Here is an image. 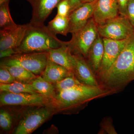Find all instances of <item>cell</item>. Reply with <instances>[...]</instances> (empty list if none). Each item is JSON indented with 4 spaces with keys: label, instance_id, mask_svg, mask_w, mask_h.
<instances>
[{
    "label": "cell",
    "instance_id": "cell-1",
    "mask_svg": "<svg viewBox=\"0 0 134 134\" xmlns=\"http://www.w3.org/2000/svg\"><path fill=\"white\" fill-rule=\"evenodd\" d=\"M115 93L101 85L93 86L82 84L70 90L56 91L55 97L49 104L59 112L74 113L83 109L92 100Z\"/></svg>",
    "mask_w": 134,
    "mask_h": 134
},
{
    "label": "cell",
    "instance_id": "cell-2",
    "mask_svg": "<svg viewBox=\"0 0 134 134\" xmlns=\"http://www.w3.org/2000/svg\"><path fill=\"white\" fill-rule=\"evenodd\" d=\"M134 80V34L99 84L116 92Z\"/></svg>",
    "mask_w": 134,
    "mask_h": 134
},
{
    "label": "cell",
    "instance_id": "cell-3",
    "mask_svg": "<svg viewBox=\"0 0 134 134\" xmlns=\"http://www.w3.org/2000/svg\"><path fill=\"white\" fill-rule=\"evenodd\" d=\"M68 43V41L59 39L47 26L34 25L29 23L20 45L15 50L18 53L48 52Z\"/></svg>",
    "mask_w": 134,
    "mask_h": 134
},
{
    "label": "cell",
    "instance_id": "cell-4",
    "mask_svg": "<svg viewBox=\"0 0 134 134\" xmlns=\"http://www.w3.org/2000/svg\"><path fill=\"white\" fill-rule=\"evenodd\" d=\"M48 58V52L18 53L9 58H4L1 64L7 66L20 65L38 75L44 72Z\"/></svg>",
    "mask_w": 134,
    "mask_h": 134
},
{
    "label": "cell",
    "instance_id": "cell-5",
    "mask_svg": "<svg viewBox=\"0 0 134 134\" xmlns=\"http://www.w3.org/2000/svg\"><path fill=\"white\" fill-rule=\"evenodd\" d=\"M98 34L97 25L92 18L81 29L72 34V38L68 41V45L72 53L80 54L87 58L90 48Z\"/></svg>",
    "mask_w": 134,
    "mask_h": 134
},
{
    "label": "cell",
    "instance_id": "cell-6",
    "mask_svg": "<svg viewBox=\"0 0 134 134\" xmlns=\"http://www.w3.org/2000/svg\"><path fill=\"white\" fill-rule=\"evenodd\" d=\"M97 29L103 38L114 40L126 39L134 34V26L128 18L120 15L97 25Z\"/></svg>",
    "mask_w": 134,
    "mask_h": 134
},
{
    "label": "cell",
    "instance_id": "cell-7",
    "mask_svg": "<svg viewBox=\"0 0 134 134\" xmlns=\"http://www.w3.org/2000/svg\"><path fill=\"white\" fill-rule=\"evenodd\" d=\"M52 112L49 107H44L28 110L20 120L15 133H31L48 119L52 114Z\"/></svg>",
    "mask_w": 134,
    "mask_h": 134
},
{
    "label": "cell",
    "instance_id": "cell-8",
    "mask_svg": "<svg viewBox=\"0 0 134 134\" xmlns=\"http://www.w3.org/2000/svg\"><path fill=\"white\" fill-rule=\"evenodd\" d=\"M128 38L117 40L103 38L104 45V55L100 67L96 74L99 83L105 76L115 62L126 46Z\"/></svg>",
    "mask_w": 134,
    "mask_h": 134
},
{
    "label": "cell",
    "instance_id": "cell-9",
    "mask_svg": "<svg viewBox=\"0 0 134 134\" xmlns=\"http://www.w3.org/2000/svg\"><path fill=\"white\" fill-rule=\"evenodd\" d=\"M50 101L39 93H15L7 91L1 92V106L9 105H42Z\"/></svg>",
    "mask_w": 134,
    "mask_h": 134
},
{
    "label": "cell",
    "instance_id": "cell-10",
    "mask_svg": "<svg viewBox=\"0 0 134 134\" xmlns=\"http://www.w3.org/2000/svg\"><path fill=\"white\" fill-rule=\"evenodd\" d=\"M97 1L82 3L71 11L69 16V33H74L81 29L92 18Z\"/></svg>",
    "mask_w": 134,
    "mask_h": 134
},
{
    "label": "cell",
    "instance_id": "cell-11",
    "mask_svg": "<svg viewBox=\"0 0 134 134\" xmlns=\"http://www.w3.org/2000/svg\"><path fill=\"white\" fill-rule=\"evenodd\" d=\"M75 63L74 73L77 79L86 85L98 86L100 85L88 61L80 54H74Z\"/></svg>",
    "mask_w": 134,
    "mask_h": 134
},
{
    "label": "cell",
    "instance_id": "cell-12",
    "mask_svg": "<svg viewBox=\"0 0 134 134\" xmlns=\"http://www.w3.org/2000/svg\"><path fill=\"white\" fill-rule=\"evenodd\" d=\"M32 8V17L30 23L41 25L49 16L54 8L61 0H27Z\"/></svg>",
    "mask_w": 134,
    "mask_h": 134
},
{
    "label": "cell",
    "instance_id": "cell-13",
    "mask_svg": "<svg viewBox=\"0 0 134 134\" xmlns=\"http://www.w3.org/2000/svg\"><path fill=\"white\" fill-rule=\"evenodd\" d=\"M119 14L117 0H97L92 18L100 25Z\"/></svg>",
    "mask_w": 134,
    "mask_h": 134
},
{
    "label": "cell",
    "instance_id": "cell-14",
    "mask_svg": "<svg viewBox=\"0 0 134 134\" xmlns=\"http://www.w3.org/2000/svg\"><path fill=\"white\" fill-rule=\"evenodd\" d=\"M27 26L28 24L19 25L15 29L0 30V51L17 48L23 40Z\"/></svg>",
    "mask_w": 134,
    "mask_h": 134
},
{
    "label": "cell",
    "instance_id": "cell-15",
    "mask_svg": "<svg viewBox=\"0 0 134 134\" xmlns=\"http://www.w3.org/2000/svg\"><path fill=\"white\" fill-rule=\"evenodd\" d=\"M68 44V43L59 48L50 49L48 52V57L52 61L74 73V55Z\"/></svg>",
    "mask_w": 134,
    "mask_h": 134
},
{
    "label": "cell",
    "instance_id": "cell-16",
    "mask_svg": "<svg viewBox=\"0 0 134 134\" xmlns=\"http://www.w3.org/2000/svg\"><path fill=\"white\" fill-rule=\"evenodd\" d=\"M73 72L52 61L48 58L47 64L41 74L43 79L50 83L55 84L69 76Z\"/></svg>",
    "mask_w": 134,
    "mask_h": 134
},
{
    "label": "cell",
    "instance_id": "cell-17",
    "mask_svg": "<svg viewBox=\"0 0 134 134\" xmlns=\"http://www.w3.org/2000/svg\"><path fill=\"white\" fill-rule=\"evenodd\" d=\"M104 53V45L103 38L98 34L96 40L90 48L87 57L89 63L95 75L100 67Z\"/></svg>",
    "mask_w": 134,
    "mask_h": 134
},
{
    "label": "cell",
    "instance_id": "cell-18",
    "mask_svg": "<svg viewBox=\"0 0 134 134\" xmlns=\"http://www.w3.org/2000/svg\"><path fill=\"white\" fill-rule=\"evenodd\" d=\"M30 83L37 92L45 97L50 103L55 97L56 90L53 84L47 81L42 76L37 77Z\"/></svg>",
    "mask_w": 134,
    "mask_h": 134
},
{
    "label": "cell",
    "instance_id": "cell-19",
    "mask_svg": "<svg viewBox=\"0 0 134 134\" xmlns=\"http://www.w3.org/2000/svg\"><path fill=\"white\" fill-rule=\"evenodd\" d=\"M47 26L52 32L56 35L60 34L66 36L69 33V18L57 15L48 23Z\"/></svg>",
    "mask_w": 134,
    "mask_h": 134
},
{
    "label": "cell",
    "instance_id": "cell-20",
    "mask_svg": "<svg viewBox=\"0 0 134 134\" xmlns=\"http://www.w3.org/2000/svg\"><path fill=\"white\" fill-rule=\"evenodd\" d=\"M2 65L8 70L17 81L30 83L37 77L31 71L20 65L7 66Z\"/></svg>",
    "mask_w": 134,
    "mask_h": 134
},
{
    "label": "cell",
    "instance_id": "cell-21",
    "mask_svg": "<svg viewBox=\"0 0 134 134\" xmlns=\"http://www.w3.org/2000/svg\"><path fill=\"white\" fill-rule=\"evenodd\" d=\"M0 90L1 92L7 91L15 93H38L30 82L19 81L9 84L1 83Z\"/></svg>",
    "mask_w": 134,
    "mask_h": 134
},
{
    "label": "cell",
    "instance_id": "cell-22",
    "mask_svg": "<svg viewBox=\"0 0 134 134\" xmlns=\"http://www.w3.org/2000/svg\"><path fill=\"white\" fill-rule=\"evenodd\" d=\"M9 2L0 4V30L15 29L19 25L16 24L12 19L9 6Z\"/></svg>",
    "mask_w": 134,
    "mask_h": 134
},
{
    "label": "cell",
    "instance_id": "cell-23",
    "mask_svg": "<svg viewBox=\"0 0 134 134\" xmlns=\"http://www.w3.org/2000/svg\"><path fill=\"white\" fill-rule=\"evenodd\" d=\"M82 84L77 79L74 73H72L69 76L54 85L56 91H60L74 88Z\"/></svg>",
    "mask_w": 134,
    "mask_h": 134
},
{
    "label": "cell",
    "instance_id": "cell-24",
    "mask_svg": "<svg viewBox=\"0 0 134 134\" xmlns=\"http://www.w3.org/2000/svg\"><path fill=\"white\" fill-rule=\"evenodd\" d=\"M100 127L99 134H117L113 125L112 119L111 117H107L103 118L100 122Z\"/></svg>",
    "mask_w": 134,
    "mask_h": 134
},
{
    "label": "cell",
    "instance_id": "cell-25",
    "mask_svg": "<svg viewBox=\"0 0 134 134\" xmlns=\"http://www.w3.org/2000/svg\"><path fill=\"white\" fill-rule=\"evenodd\" d=\"M57 14L63 17L69 16L72 11V7L70 0H61L56 6Z\"/></svg>",
    "mask_w": 134,
    "mask_h": 134
},
{
    "label": "cell",
    "instance_id": "cell-26",
    "mask_svg": "<svg viewBox=\"0 0 134 134\" xmlns=\"http://www.w3.org/2000/svg\"><path fill=\"white\" fill-rule=\"evenodd\" d=\"M11 116L6 110L1 109L0 111V126L5 131L9 130L12 126Z\"/></svg>",
    "mask_w": 134,
    "mask_h": 134
},
{
    "label": "cell",
    "instance_id": "cell-27",
    "mask_svg": "<svg viewBox=\"0 0 134 134\" xmlns=\"http://www.w3.org/2000/svg\"><path fill=\"white\" fill-rule=\"evenodd\" d=\"M17 81L8 70L3 65L1 64L0 83L2 84H9Z\"/></svg>",
    "mask_w": 134,
    "mask_h": 134
},
{
    "label": "cell",
    "instance_id": "cell-28",
    "mask_svg": "<svg viewBox=\"0 0 134 134\" xmlns=\"http://www.w3.org/2000/svg\"><path fill=\"white\" fill-rule=\"evenodd\" d=\"M130 0H117L119 14L122 16L127 17V7Z\"/></svg>",
    "mask_w": 134,
    "mask_h": 134
},
{
    "label": "cell",
    "instance_id": "cell-29",
    "mask_svg": "<svg viewBox=\"0 0 134 134\" xmlns=\"http://www.w3.org/2000/svg\"><path fill=\"white\" fill-rule=\"evenodd\" d=\"M127 17L134 26V0H130L127 9Z\"/></svg>",
    "mask_w": 134,
    "mask_h": 134
},
{
    "label": "cell",
    "instance_id": "cell-30",
    "mask_svg": "<svg viewBox=\"0 0 134 134\" xmlns=\"http://www.w3.org/2000/svg\"><path fill=\"white\" fill-rule=\"evenodd\" d=\"M18 53L14 48H9L0 51V58H6L11 57Z\"/></svg>",
    "mask_w": 134,
    "mask_h": 134
},
{
    "label": "cell",
    "instance_id": "cell-31",
    "mask_svg": "<svg viewBox=\"0 0 134 134\" xmlns=\"http://www.w3.org/2000/svg\"><path fill=\"white\" fill-rule=\"evenodd\" d=\"M70 1L72 7V11L82 3L81 0H70Z\"/></svg>",
    "mask_w": 134,
    "mask_h": 134
},
{
    "label": "cell",
    "instance_id": "cell-32",
    "mask_svg": "<svg viewBox=\"0 0 134 134\" xmlns=\"http://www.w3.org/2000/svg\"><path fill=\"white\" fill-rule=\"evenodd\" d=\"M94 1L95 0H81V3L92 2Z\"/></svg>",
    "mask_w": 134,
    "mask_h": 134
},
{
    "label": "cell",
    "instance_id": "cell-33",
    "mask_svg": "<svg viewBox=\"0 0 134 134\" xmlns=\"http://www.w3.org/2000/svg\"><path fill=\"white\" fill-rule=\"evenodd\" d=\"M10 0H0V4H2L4 3L9 2Z\"/></svg>",
    "mask_w": 134,
    "mask_h": 134
}]
</instances>
